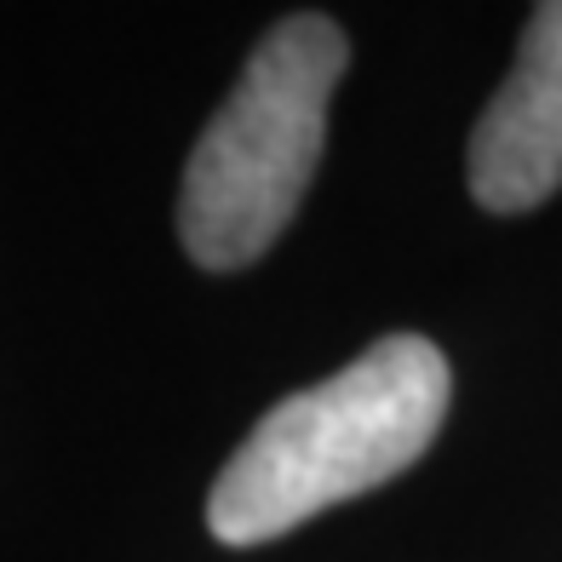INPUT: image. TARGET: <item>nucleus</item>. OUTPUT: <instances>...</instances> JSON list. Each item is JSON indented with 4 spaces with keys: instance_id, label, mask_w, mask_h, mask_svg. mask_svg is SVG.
I'll return each mask as SVG.
<instances>
[{
    "instance_id": "obj_1",
    "label": "nucleus",
    "mask_w": 562,
    "mask_h": 562,
    "mask_svg": "<svg viewBox=\"0 0 562 562\" xmlns=\"http://www.w3.org/2000/svg\"><path fill=\"white\" fill-rule=\"evenodd\" d=\"M448 356L419 334L373 339L350 368L293 391L247 430L207 494V528L224 546H265L402 476L448 419Z\"/></svg>"
},
{
    "instance_id": "obj_2",
    "label": "nucleus",
    "mask_w": 562,
    "mask_h": 562,
    "mask_svg": "<svg viewBox=\"0 0 562 562\" xmlns=\"http://www.w3.org/2000/svg\"><path fill=\"white\" fill-rule=\"evenodd\" d=\"M350 64L334 18L293 12L252 46L178 184V241L201 270H247L293 224L327 144V104Z\"/></svg>"
},
{
    "instance_id": "obj_3",
    "label": "nucleus",
    "mask_w": 562,
    "mask_h": 562,
    "mask_svg": "<svg viewBox=\"0 0 562 562\" xmlns=\"http://www.w3.org/2000/svg\"><path fill=\"white\" fill-rule=\"evenodd\" d=\"M465 172L488 213H528L562 190V0L533 7L517 64L471 133Z\"/></svg>"
}]
</instances>
